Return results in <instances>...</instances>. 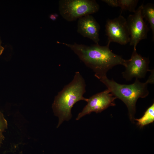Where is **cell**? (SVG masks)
Segmentation results:
<instances>
[{"instance_id":"8fae6325","label":"cell","mask_w":154,"mask_h":154,"mask_svg":"<svg viewBox=\"0 0 154 154\" xmlns=\"http://www.w3.org/2000/svg\"><path fill=\"white\" fill-rule=\"evenodd\" d=\"M137 125L140 127L152 123L154 121V104L149 107L140 118L135 119Z\"/></svg>"},{"instance_id":"8992f818","label":"cell","mask_w":154,"mask_h":154,"mask_svg":"<svg viewBox=\"0 0 154 154\" xmlns=\"http://www.w3.org/2000/svg\"><path fill=\"white\" fill-rule=\"evenodd\" d=\"M143 5L139 7L134 14L130 15L127 19L130 35L129 44L133 46L134 50H136V46L141 40L147 38L149 31L142 14Z\"/></svg>"},{"instance_id":"277c9868","label":"cell","mask_w":154,"mask_h":154,"mask_svg":"<svg viewBox=\"0 0 154 154\" xmlns=\"http://www.w3.org/2000/svg\"><path fill=\"white\" fill-rule=\"evenodd\" d=\"M99 9V5L94 0H60L59 1L60 14L69 22L95 13Z\"/></svg>"},{"instance_id":"6da1fadb","label":"cell","mask_w":154,"mask_h":154,"mask_svg":"<svg viewBox=\"0 0 154 154\" xmlns=\"http://www.w3.org/2000/svg\"><path fill=\"white\" fill-rule=\"evenodd\" d=\"M66 46L76 54L80 60L95 72V76L100 80L107 77V73L114 66H124L125 60L114 53L109 45L101 46L95 44L90 46L74 42L69 44L58 42Z\"/></svg>"},{"instance_id":"2e32d148","label":"cell","mask_w":154,"mask_h":154,"mask_svg":"<svg viewBox=\"0 0 154 154\" xmlns=\"http://www.w3.org/2000/svg\"><path fill=\"white\" fill-rule=\"evenodd\" d=\"M4 50V48L1 45V42L0 37V55L2 53Z\"/></svg>"},{"instance_id":"9c48e42d","label":"cell","mask_w":154,"mask_h":154,"mask_svg":"<svg viewBox=\"0 0 154 154\" xmlns=\"http://www.w3.org/2000/svg\"><path fill=\"white\" fill-rule=\"evenodd\" d=\"M100 26L91 15L82 17L78 19L77 32L83 37L89 38L96 44H99Z\"/></svg>"},{"instance_id":"5bb4252c","label":"cell","mask_w":154,"mask_h":154,"mask_svg":"<svg viewBox=\"0 0 154 154\" xmlns=\"http://www.w3.org/2000/svg\"><path fill=\"white\" fill-rule=\"evenodd\" d=\"M102 1L110 6L113 7H119L118 0H102Z\"/></svg>"},{"instance_id":"30bf717a","label":"cell","mask_w":154,"mask_h":154,"mask_svg":"<svg viewBox=\"0 0 154 154\" xmlns=\"http://www.w3.org/2000/svg\"><path fill=\"white\" fill-rule=\"evenodd\" d=\"M143 18L149 22L153 35V38H154V7L152 4L148 3L143 5L141 10Z\"/></svg>"},{"instance_id":"9a60e30c","label":"cell","mask_w":154,"mask_h":154,"mask_svg":"<svg viewBox=\"0 0 154 154\" xmlns=\"http://www.w3.org/2000/svg\"><path fill=\"white\" fill-rule=\"evenodd\" d=\"M58 17V15L57 14H52L50 15V18L52 20L54 21Z\"/></svg>"},{"instance_id":"3957f363","label":"cell","mask_w":154,"mask_h":154,"mask_svg":"<svg viewBox=\"0 0 154 154\" xmlns=\"http://www.w3.org/2000/svg\"><path fill=\"white\" fill-rule=\"evenodd\" d=\"M151 74L145 82H141L136 79L134 83L130 84H122L117 83L113 80L107 77L100 81L104 84L112 95L116 98L122 101L128 108L130 119L134 122L136 111V104L138 99L144 98L149 94L147 89L149 84L154 82V70H151Z\"/></svg>"},{"instance_id":"7a4b0ae2","label":"cell","mask_w":154,"mask_h":154,"mask_svg":"<svg viewBox=\"0 0 154 154\" xmlns=\"http://www.w3.org/2000/svg\"><path fill=\"white\" fill-rule=\"evenodd\" d=\"M86 86L84 79L76 72L72 81L55 97L52 108L55 115L59 118L57 128L64 121L71 119V110L76 103L80 100L87 102L88 98L83 96L86 92Z\"/></svg>"},{"instance_id":"5b68a950","label":"cell","mask_w":154,"mask_h":154,"mask_svg":"<svg viewBox=\"0 0 154 154\" xmlns=\"http://www.w3.org/2000/svg\"><path fill=\"white\" fill-rule=\"evenodd\" d=\"M105 31L108 37L107 45L111 42L125 45L129 42L130 35L127 19L121 15L113 19L107 20Z\"/></svg>"},{"instance_id":"4fadbf2b","label":"cell","mask_w":154,"mask_h":154,"mask_svg":"<svg viewBox=\"0 0 154 154\" xmlns=\"http://www.w3.org/2000/svg\"><path fill=\"white\" fill-rule=\"evenodd\" d=\"M8 123L3 113L0 111V146L4 139L3 132L7 128Z\"/></svg>"},{"instance_id":"52a82bcc","label":"cell","mask_w":154,"mask_h":154,"mask_svg":"<svg viewBox=\"0 0 154 154\" xmlns=\"http://www.w3.org/2000/svg\"><path fill=\"white\" fill-rule=\"evenodd\" d=\"M149 58L142 56L138 54L136 50H133L131 57L125 60L124 66L125 71L122 73L123 77L127 81L131 80L133 78L136 79L145 77L149 69Z\"/></svg>"},{"instance_id":"ba28073f","label":"cell","mask_w":154,"mask_h":154,"mask_svg":"<svg viewBox=\"0 0 154 154\" xmlns=\"http://www.w3.org/2000/svg\"><path fill=\"white\" fill-rule=\"evenodd\" d=\"M116 99L108 89L93 95L88 98L87 104L78 114L76 120L92 112L100 113L109 107L115 106Z\"/></svg>"},{"instance_id":"7c38bea8","label":"cell","mask_w":154,"mask_h":154,"mask_svg":"<svg viewBox=\"0 0 154 154\" xmlns=\"http://www.w3.org/2000/svg\"><path fill=\"white\" fill-rule=\"evenodd\" d=\"M138 1V0H118L119 7H120L121 12L125 10L134 13Z\"/></svg>"}]
</instances>
